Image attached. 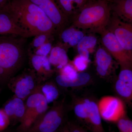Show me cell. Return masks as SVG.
Here are the masks:
<instances>
[{
	"instance_id": "cell-1",
	"label": "cell",
	"mask_w": 132,
	"mask_h": 132,
	"mask_svg": "<svg viewBox=\"0 0 132 132\" xmlns=\"http://www.w3.org/2000/svg\"><path fill=\"white\" fill-rule=\"evenodd\" d=\"M7 6L18 24L32 37L42 34L52 35L56 32L47 15L29 0H12Z\"/></svg>"
},
{
	"instance_id": "cell-2",
	"label": "cell",
	"mask_w": 132,
	"mask_h": 132,
	"mask_svg": "<svg viewBox=\"0 0 132 132\" xmlns=\"http://www.w3.org/2000/svg\"><path fill=\"white\" fill-rule=\"evenodd\" d=\"M13 35H0V84L8 82L24 64L25 39Z\"/></svg>"
},
{
	"instance_id": "cell-3",
	"label": "cell",
	"mask_w": 132,
	"mask_h": 132,
	"mask_svg": "<svg viewBox=\"0 0 132 132\" xmlns=\"http://www.w3.org/2000/svg\"><path fill=\"white\" fill-rule=\"evenodd\" d=\"M111 11L108 1L88 0L73 15L72 27L100 34L108 26Z\"/></svg>"
},
{
	"instance_id": "cell-4",
	"label": "cell",
	"mask_w": 132,
	"mask_h": 132,
	"mask_svg": "<svg viewBox=\"0 0 132 132\" xmlns=\"http://www.w3.org/2000/svg\"><path fill=\"white\" fill-rule=\"evenodd\" d=\"M14 96L25 101L41 84L33 70H27L12 77L7 82Z\"/></svg>"
},
{
	"instance_id": "cell-5",
	"label": "cell",
	"mask_w": 132,
	"mask_h": 132,
	"mask_svg": "<svg viewBox=\"0 0 132 132\" xmlns=\"http://www.w3.org/2000/svg\"><path fill=\"white\" fill-rule=\"evenodd\" d=\"M64 114V105L59 103L45 112L27 132H55L61 125Z\"/></svg>"
},
{
	"instance_id": "cell-6",
	"label": "cell",
	"mask_w": 132,
	"mask_h": 132,
	"mask_svg": "<svg viewBox=\"0 0 132 132\" xmlns=\"http://www.w3.org/2000/svg\"><path fill=\"white\" fill-rule=\"evenodd\" d=\"M97 105L102 119L106 121L117 123L125 116V104L118 97L104 96L99 100Z\"/></svg>"
},
{
	"instance_id": "cell-7",
	"label": "cell",
	"mask_w": 132,
	"mask_h": 132,
	"mask_svg": "<svg viewBox=\"0 0 132 132\" xmlns=\"http://www.w3.org/2000/svg\"><path fill=\"white\" fill-rule=\"evenodd\" d=\"M100 34L103 45L118 62L122 69H130L132 56L122 47L113 34L106 28Z\"/></svg>"
},
{
	"instance_id": "cell-8",
	"label": "cell",
	"mask_w": 132,
	"mask_h": 132,
	"mask_svg": "<svg viewBox=\"0 0 132 132\" xmlns=\"http://www.w3.org/2000/svg\"><path fill=\"white\" fill-rule=\"evenodd\" d=\"M38 6L53 22L55 31L59 32L65 28L68 17L62 11L57 0H29Z\"/></svg>"
},
{
	"instance_id": "cell-9",
	"label": "cell",
	"mask_w": 132,
	"mask_h": 132,
	"mask_svg": "<svg viewBox=\"0 0 132 132\" xmlns=\"http://www.w3.org/2000/svg\"><path fill=\"white\" fill-rule=\"evenodd\" d=\"M108 26V29L113 34L122 47L132 56V23L123 21L114 15L111 18Z\"/></svg>"
},
{
	"instance_id": "cell-10",
	"label": "cell",
	"mask_w": 132,
	"mask_h": 132,
	"mask_svg": "<svg viewBox=\"0 0 132 132\" xmlns=\"http://www.w3.org/2000/svg\"><path fill=\"white\" fill-rule=\"evenodd\" d=\"M56 78L57 84L64 87H76L86 85L90 79V75L86 72L78 73L72 64H68L60 69Z\"/></svg>"
},
{
	"instance_id": "cell-11",
	"label": "cell",
	"mask_w": 132,
	"mask_h": 132,
	"mask_svg": "<svg viewBox=\"0 0 132 132\" xmlns=\"http://www.w3.org/2000/svg\"><path fill=\"white\" fill-rule=\"evenodd\" d=\"M0 35H13L25 38L32 37L19 25L7 4L0 9Z\"/></svg>"
},
{
	"instance_id": "cell-12",
	"label": "cell",
	"mask_w": 132,
	"mask_h": 132,
	"mask_svg": "<svg viewBox=\"0 0 132 132\" xmlns=\"http://www.w3.org/2000/svg\"><path fill=\"white\" fill-rule=\"evenodd\" d=\"M30 64L33 70L41 82L50 78L54 71L50 62L48 56H42L33 54L31 55Z\"/></svg>"
},
{
	"instance_id": "cell-13",
	"label": "cell",
	"mask_w": 132,
	"mask_h": 132,
	"mask_svg": "<svg viewBox=\"0 0 132 132\" xmlns=\"http://www.w3.org/2000/svg\"><path fill=\"white\" fill-rule=\"evenodd\" d=\"M25 101L13 96L5 104L3 111L10 122L20 123L25 113Z\"/></svg>"
},
{
	"instance_id": "cell-14",
	"label": "cell",
	"mask_w": 132,
	"mask_h": 132,
	"mask_svg": "<svg viewBox=\"0 0 132 132\" xmlns=\"http://www.w3.org/2000/svg\"><path fill=\"white\" fill-rule=\"evenodd\" d=\"M110 5L114 15L123 21L132 23V0H111Z\"/></svg>"
},
{
	"instance_id": "cell-15",
	"label": "cell",
	"mask_w": 132,
	"mask_h": 132,
	"mask_svg": "<svg viewBox=\"0 0 132 132\" xmlns=\"http://www.w3.org/2000/svg\"><path fill=\"white\" fill-rule=\"evenodd\" d=\"M48 103L43 95L40 102L30 115L20 123L18 130L20 132H27L38 118L48 109Z\"/></svg>"
},
{
	"instance_id": "cell-16",
	"label": "cell",
	"mask_w": 132,
	"mask_h": 132,
	"mask_svg": "<svg viewBox=\"0 0 132 132\" xmlns=\"http://www.w3.org/2000/svg\"><path fill=\"white\" fill-rule=\"evenodd\" d=\"M101 119L97 104L89 100L88 116L86 123L92 132H105L102 124Z\"/></svg>"
},
{
	"instance_id": "cell-17",
	"label": "cell",
	"mask_w": 132,
	"mask_h": 132,
	"mask_svg": "<svg viewBox=\"0 0 132 132\" xmlns=\"http://www.w3.org/2000/svg\"><path fill=\"white\" fill-rule=\"evenodd\" d=\"M48 57L50 62L60 70L68 64V59L65 49L61 47H54L52 48Z\"/></svg>"
},
{
	"instance_id": "cell-18",
	"label": "cell",
	"mask_w": 132,
	"mask_h": 132,
	"mask_svg": "<svg viewBox=\"0 0 132 132\" xmlns=\"http://www.w3.org/2000/svg\"><path fill=\"white\" fill-rule=\"evenodd\" d=\"M97 70L100 75L105 76L112 63V57L104 48H100L96 54Z\"/></svg>"
},
{
	"instance_id": "cell-19",
	"label": "cell",
	"mask_w": 132,
	"mask_h": 132,
	"mask_svg": "<svg viewBox=\"0 0 132 132\" xmlns=\"http://www.w3.org/2000/svg\"><path fill=\"white\" fill-rule=\"evenodd\" d=\"M88 0H57L60 7L68 17L74 15Z\"/></svg>"
},
{
	"instance_id": "cell-20",
	"label": "cell",
	"mask_w": 132,
	"mask_h": 132,
	"mask_svg": "<svg viewBox=\"0 0 132 132\" xmlns=\"http://www.w3.org/2000/svg\"><path fill=\"white\" fill-rule=\"evenodd\" d=\"M41 92L46 98L48 104L54 101L59 96V92L56 86L51 82L41 84Z\"/></svg>"
},
{
	"instance_id": "cell-21",
	"label": "cell",
	"mask_w": 132,
	"mask_h": 132,
	"mask_svg": "<svg viewBox=\"0 0 132 132\" xmlns=\"http://www.w3.org/2000/svg\"><path fill=\"white\" fill-rule=\"evenodd\" d=\"M115 88L118 93L121 97L128 99L132 98V83L118 79L116 83Z\"/></svg>"
},
{
	"instance_id": "cell-22",
	"label": "cell",
	"mask_w": 132,
	"mask_h": 132,
	"mask_svg": "<svg viewBox=\"0 0 132 132\" xmlns=\"http://www.w3.org/2000/svg\"><path fill=\"white\" fill-rule=\"evenodd\" d=\"M89 101L88 99H86L81 103L76 104L74 109L76 116L86 122L88 116Z\"/></svg>"
},
{
	"instance_id": "cell-23",
	"label": "cell",
	"mask_w": 132,
	"mask_h": 132,
	"mask_svg": "<svg viewBox=\"0 0 132 132\" xmlns=\"http://www.w3.org/2000/svg\"><path fill=\"white\" fill-rule=\"evenodd\" d=\"M97 43V38L94 36H84L77 45V48L78 49H86L89 51V50L93 49L95 47Z\"/></svg>"
},
{
	"instance_id": "cell-24",
	"label": "cell",
	"mask_w": 132,
	"mask_h": 132,
	"mask_svg": "<svg viewBox=\"0 0 132 132\" xmlns=\"http://www.w3.org/2000/svg\"><path fill=\"white\" fill-rule=\"evenodd\" d=\"M52 36L45 34H40L35 36L31 44L32 47L35 50L39 48L43 44L48 42L49 38Z\"/></svg>"
},
{
	"instance_id": "cell-25",
	"label": "cell",
	"mask_w": 132,
	"mask_h": 132,
	"mask_svg": "<svg viewBox=\"0 0 132 132\" xmlns=\"http://www.w3.org/2000/svg\"><path fill=\"white\" fill-rule=\"evenodd\" d=\"M90 60H87L79 55L75 57L73 61V65L76 70L82 72L87 68Z\"/></svg>"
},
{
	"instance_id": "cell-26",
	"label": "cell",
	"mask_w": 132,
	"mask_h": 132,
	"mask_svg": "<svg viewBox=\"0 0 132 132\" xmlns=\"http://www.w3.org/2000/svg\"><path fill=\"white\" fill-rule=\"evenodd\" d=\"M117 123L120 132H132V121L125 116L121 118Z\"/></svg>"
},
{
	"instance_id": "cell-27",
	"label": "cell",
	"mask_w": 132,
	"mask_h": 132,
	"mask_svg": "<svg viewBox=\"0 0 132 132\" xmlns=\"http://www.w3.org/2000/svg\"><path fill=\"white\" fill-rule=\"evenodd\" d=\"M52 48V43L48 42L35 50L34 54L39 56H48L51 52Z\"/></svg>"
},
{
	"instance_id": "cell-28",
	"label": "cell",
	"mask_w": 132,
	"mask_h": 132,
	"mask_svg": "<svg viewBox=\"0 0 132 132\" xmlns=\"http://www.w3.org/2000/svg\"><path fill=\"white\" fill-rule=\"evenodd\" d=\"M84 36L85 35L83 32L76 29L71 36L67 45L72 47L76 46Z\"/></svg>"
},
{
	"instance_id": "cell-29",
	"label": "cell",
	"mask_w": 132,
	"mask_h": 132,
	"mask_svg": "<svg viewBox=\"0 0 132 132\" xmlns=\"http://www.w3.org/2000/svg\"><path fill=\"white\" fill-rule=\"evenodd\" d=\"M119 79L128 83H132V71L131 69H122L119 76Z\"/></svg>"
},
{
	"instance_id": "cell-30",
	"label": "cell",
	"mask_w": 132,
	"mask_h": 132,
	"mask_svg": "<svg viewBox=\"0 0 132 132\" xmlns=\"http://www.w3.org/2000/svg\"><path fill=\"white\" fill-rule=\"evenodd\" d=\"M78 51L79 55L87 60H90V52L85 49H78Z\"/></svg>"
},
{
	"instance_id": "cell-31",
	"label": "cell",
	"mask_w": 132,
	"mask_h": 132,
	"mask_svg": "<svg viewBox=\"0 0 132 132\" xmlns=\"http://www.w3.org/2000/svg\"><path fill=\"white\" fill-rule=\"evenodd\" d=\"M69 128L70 132H82V130L78 127L73 126Z\"/></svg>"
},
{
	"instance_id": "cell-32",
	"label": "cell",
	"mask_w": 132,
	"mask_h": 132,
	"mask_svg": "<svg viewBox=\"0 0 132 132\" xmlns=\"http://www.w3.org/2000/svg\"><path fill=\"white\" fill-rule=\"evenodd\" d=\"M8 0H0V9L4 7L8 3Z\"/></svg>"
},
{
	"instance_id": "cell-33",
	"label": "cell",
	"mask_w": 132,
	"mask_h": 132,
	"mask_svg": "<svg viewBox=\"0 0 132 132\" xmlns=\"http://www.w3.org/2000/svg\"><path fill=\"white\" fill-rule=\"evenodd\" d=\"M63 132H70L69 127H66L65 128L64 130H63Z\"/></svg>"
},
{
	"instance_id": "cell-34",
	"label": "cell",
	"mask_w": 132,
	"mask_h": 132,
	"mask_svg": "<svg viewBox=\"0 0 132 132\" xmlns=\"http://www.w3.org/2000/svg\"><path fill=\"white\" fill-rule=\"evenodd\" d=\"M103 1H107L109 2H110V1H111V0H103Z\"/></svg>"
},
{
	"instance_id": "cell-35",
	"label": "cell",
	"mask_w": 132,
	"mask_h": 132,
	"mask_svg": "<svg viewBox=\"0 0 132 132\" xmlns=\"http://www.w3.org/2000/svg\"><path fill=\"white\" fill-rule=\"evenodd\" d=\"M82 132H87V131H85V130H82Z\"/></svg>"
},
{
	"instance_id": "cell-36",
	"label": "cell",
	"mask_w": 132,
	"mask_h": 132,
	"mask_svg": "<svg viewBox=\"0 0 132 132\" xmlns=\"http://www.w3.org/2000/svg\"><path fill=\"white\" fill-rule=\"evenodd\" d=\"M4 131H0V132H4Z\"/></svg>"
},
{
	"instance_id": "cell-37",
	"label": "cell",
	"mask_w": 132,
	"mask_h": 132,
	"mask_svg": "<svg viewBox=\"0 0 132 132\" xmlns=\"http://www.w3.org/2000/svg\"></svg>"
}]
</instances>
